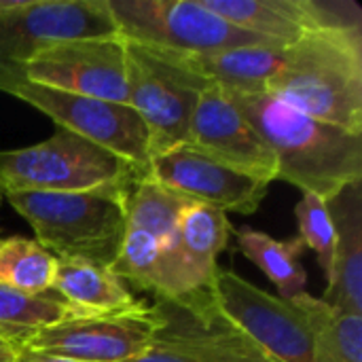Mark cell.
I'll return each mask as SVG.
<instances>
[{"label":"cell","mask_w":362,"mask_h":362,"mask_svg":"<svg viewBox=\"0 0 362 362\" xmlns=\"http://www.w3.org/2000/svg\"><path fill=\"white\" fill-rule=\"evenodd\" d=\"M238 108L276 157L278 176L322 197L362 180V136L312 119L269 93H231Z\"/></svg>","instance_id":"1"},{"label":"cell","mask_w":362,"mask_h":362,"mask_svg":"<svg viewBox=\"0 0 362 362\" xmlns=\"http://www.w3.org/2000/svg\"><path fill=\"white\" fill-rule=\"evenodd\" d=\"M265 93L362 136V32L308 30L284 49Z\"/></svg>","instance_id":"2"},{"label":"cell","mask_w":362,"mask_h":362,"mask_svg":"<svg viewBox=\"0 0 362 362\" xmlns=\"http://www.w3.org/2000/svg\"><path fill=\"white\" fill-rule=\"evenodd\" d=\"M129 189L76 193L19 191L4 193L2 197L28 221L36 242L55 259H76L110 267L127 233L125 199Z\"/></svg>","instance_id":"3"},{"label":"cell","mask_w":362,"mask_h":362,"mask_svg":"<svg viewBox=\"0 0 362 362\" xmlns=\"http://www.w3.org/2000/svg\"><path fill=\"white\" fill-rule=\"evenodd\" d=\"M142 174L108 148L57 129L45 142L0 151V191L76 193L129 189Z\"/></svg>","instance_id":"4"},{"label":"cell","mask_w":362,"mask_h":362,"mask_svg":"<svg viewBox=\"0 0 362 362\" xmlns=\"http://www.w3.org/2000/svg\"><path fill=\"white\" fill-rule=\"evenodd\" d=\"M0 91L34 106L59 129H68L108 148L144 176L151 161L148 132L129 104L85 98L30 83L15 66L0 68Z\"/></svg>","instance_id":"5"},{"label":"cell","mask_w":362,"mask_h":362,"mask_svg":"<svg viewBox=\"0 0 362 362\" xmlns=\"http://www.w3.org/2000/svg\"><path fill=\"white\" fill-rule=\"evenodd\" d=\"M127 104L146 132L151 157L187 144L191 115L199 93L210 87L170 51L127 42Z\"/></svg>","instance_id":"6"},{"label":"cell","mask_w":362,"mask_h":362,"mask_svg":"<svg viewBox=\"0 0 362 362\" xmlns=\"http://www.w3.org/2000/svg\"><path fill=\"white\" fill-rule=\"evenodd\" d=\"M108 8L123 40L151 49L210 53L248 45H274L227 23L206 8L202 0H108Z\"/></svg>","instance_id":"7"},{"label":"cell","mask_w":362,"mask_h":362,"mask_svg":"<svg viewBox=\"0 0 362 362\" xmlns=\"http://www.w3.org/2000/svg\"><path fill=\"white\" fill-rule=\"evenodd\" d=\"M19 74L36 85L127 104V45L121 36L57 40L38 49Z\"/></svg>","instance_id":"8"},{"label":"cell","mask_w":362,"mask_h":362,"mask_svg":"<svg viewBox=\"0 0 362 362\" xmlns=\"http://www.w3.org/2000/svg\"><path fill=\"white\" fill-rule=\"evenodd\" d=\"M119 36L108 0H0V68L72 38Z\"/></svg>","instance_id":"9"},{"label":"cell","mask_w":362,"mask_h":362,"mask_svg":"<svg viewBox=\"0 0 362 362\" xmlns=\"http://www.w3.org/2000/svg\"><path fill=\"white\" fill-rule=\"evenodd\" d=\"M218 312L278 362H310L312 327L301 305L269 295L233 272L218 269L212 288Z\"/></svg>","instance_id":"10"},{"label":"cell","mask_w":362,"mask_h":362,"mask_svg":"<svg viewBox=\"0 0 362 362\" xmlns=\"http://www.w3.org/2000/svg\"><path fill=\"white\" fill-rule=\"evenodd\" d=\"M159 331L153 308L125 314H76L40 329L21 348L74 362H125L144 352Z\"/></svg>","instance_id":"11"},{"label":"cell","mask_w":362,"mask_h":362,"mask_svg":"<svg viewBox=\"0 0 362 362\" xmlns=\"http://www.w3.org/2000/svg\"><path fill=\"white\" fill-rule=\"evenodd\" d=\"M187 144L202 155L267 185L278 176L274 153L223 87L210 85L199 93L191 115Z\"/></svg>","instance_id":"12"},{"label":"cell","mask_w":362,"mask_h":362,"mask_svg":"<svg viewBox=\"0 0 362 362\" xmlns=\"http://www.w3.org/2000/svg\"><path fill=\"white\" fill-rule=\"evenodd\" d=\"M144 178L225 214L257 212L269 189L267 182L235 172L202 155L189 144H180L151 157Z\"/></svg>","instance_id":"13"},{"label":"cell","mask_w":362,"mask_h":362,"mask_svg":"<svg viewBox=\"0 0 362 362\" xmlns=\"http://www.w3.org/2000/svg\"><path fill=\"white\" fill-rule=\"evenodd\" d=\"M153 310L157 339L191 362H278L218 312L210 291L178 305L157 301Z\"/></svg>","instance_id":"14"},{"label":"cell","mask_w":362,"mask_h":362,"mask_svg":"<svg viewBox=\"0 0 362 362\" xmlns=\"http://www.w3.org/2000/svg\"><path fill=\"white\" fill-rule=\"evenodd\" d=\"M335 227V255L327 276V301L335 312L362 316V180L327 199Z\"/></svg>","instance_id":"15"},{"label":"cell","mask_w":362,"mask_h":362,"mask_svg":"<svg viewBox=\"0 0 362 362\" xmlns=\"http://www.w3.org/2000/svg\"><path fill=\"white\" fill-rule=\"evenodd\" d=\"M284 49L276 45H248L210 53H170L187 70L229 93H263L282 64Z\"/></svg>","instance_id":"16"},{"label":"cell","mask_w":362,"mask_h":362,"mask_svg":"<svg viewBox=\"0 0 362 362\" xmlns=\"http://www.w3.org/2000/svg\"><path fill=\"white\" fill-rule=\"evenodd\" d=\"M53 291L72 308L85 314H125L146 310L134 297L129 286L108 267L76 261L55 259Z\"/></svg>","instance_id":"17"},{"label":"cell","mask_w":362,"mask_h":362,"mask_svg":"<svg viewBox=\"0 0 362 362\" xmlns=\"http://www.w3.org/2000/svg\"><path fill=\"white\" fill-rule=\"evenodd\" d=\"M227 23L288 47L312 30L305 0H202Z\"/></svg>","instance_id":"18"},{"label":"cell","mask_w":362,"mask_h":362,"mask_svg":"<svg viewBox=\"0 0 362 362\" xmlns=\"http://www.w3.org/2000/svg\"><path fill=\"white\" fill-rule=\"evenodd\" d=\"M235 242L244 257L274 282L282 299L291 301L305 293L308 272L301 263L305 252L301 238L276 240L265 231L240 227L235 229Z\"/></svg>","instance_id":"19"},{"label":"cell","mask_w":362,"mask_h":362,"mask_svg":"<svg viewBox=\"0 0 362 362\" xmlns=\"http://www.w3.org/2000/svg\"><path fill=\"white\" fill-rule=\"evenodd\" d=\"M295 301L305 312L314 335L310 362H362V316L335 312L308 293Z\"/></svg>","instance_id":"20"},{"label":"cell","mask_w":362,"mask_h":362,"mask_svg":"<svg viewBox=\"0 0 362 362\" xmlns=\"http://www.w3.org/2000/svg\"><path fill=\"white\" fill-rule=\"evenodd\" d=\"M193 202L185 195L165 189L148 178H140L132 185L125 199L127 229L148 233L159 246L168 244L178 229L180 214Z\"/></svg>","instance_id":"21"},{"label":"cell","mask_w":362,"mask_h":362,"mask_svg":"<svg viewBox=\"0 0 362 362\" xmlns=\"http://www.w3.org/2000/svg\"><path fill=\"white\" fill-rule=\"evenodd\" d=\"M55 257L38 242L25 238L0 240V284L28 293L45 295L53 291Z\"/></svg>","instance_id":"22"},{"label":"cell","mask_w":362,"mask_h":362,"mask_svg":"<svg viewBox=\"0 0 362 362\" xmlns=\"http://www.w3.org/2000/svg\"><path fill=\"white\" fill-rule=\"evenodd\" d=\"M76 314L85 312L66 303L55 291L45 295H28L0 284V327L13 333L28 337Z\"/></svg>","instance_id":"23"},{"label":"cell","mask_w":362,"mask_h":362,"mask_svg":"<svg viewBox=\"0 0 362 362\" xmlns=\"http://www.w3.org/2000/svg\"><path fill=\"white\" fill-rule=\"evenodd\" d=\"M125 284H134L140 291L159 293V244L144 231L127 229L121 248L108 267Z\"/></svg>","instance_id":"24"},{"label":"cell","mask_w":362,"mask_h":362,"mask_svg":"<svg viewBox=\"0 0 362 362\" xmlns=\"http://www.w3.org/2000/svg\"><path fill=\"white\" fill-rule=\"evenodd\" d=\"M295 216L299 221V238L305 248L316 252L325 276H329L335 255V227L327 210V202L318 195L303 193L295 208Z\"/></svg>","instance_id":"25"},{"label":"cell","mask_w":362,"mask_h":362,"mask_svg":"<svg viewBox=\"0 0 362 362\" xmlns=\"http://www.w3.org/2000/svg\"><path fill=\"white\" fill-rule=\"evenodd\" d=\"M125 362H191L185 354H180L176 348H172V346H168V344H163V341H159V339H155L144 352H140V354H136L134 358H129V361Z\"/></svg>","instance_id":"26"},{"label":"cell","mask_w":362,"mask_h":362,"mask_svg":"<svg viewBox=\"0 0 362 362\" xmlns=\"http://www.w3.org/2000/svg\"><path fill=\"white\" fill-rule=\"evenodd\" d=\"M19 346H21V341L0 337V362H15L17 354H19Z\"/></svg>","instance_id":"27"},{"label":"cell","mask_w":362,"mask_h":362,"mask_svg":"<svg viewBox=\"0 0 362 362\" xmlns=\"http://www.w3.org/2000/svg\"><path fill=\"white\" fill-rule=\"evenodd\" d=\"M0 337H4V339H15V341H23V339H25V335L13 333V331H8V329H2V327H0Z\"/></svg>","instance_id":"28"},{"label":"cell","mask_w":362,"mask_h":362,"mask_svg":"<svg viewBox=\"0 0 362 362\" xmlns=\"http://www.w3.org/2000/svg\"><path fill=\"white\" fill-rule=\"evenodd\" d=\"M2 202H4V197H2V191H0V204H2Z\"/></svg>","instance_id":"29"}]
</instances>
